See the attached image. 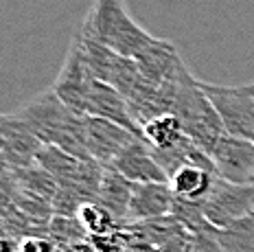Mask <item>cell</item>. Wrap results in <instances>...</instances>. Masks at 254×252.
<instances>
[{"mask_svg":"<svg viewBox=\"0 0 254 252\" xmlns=\"http://www.w3.org/2000/svg\"><path fill=\"white\" fill-rule=\"evenodd\" d=\"M15 117L29 125L42 145L60 147L75 158L92 160L86 145V117L72 112L53 88L33 97Z\"/></svg>","mask_w":254,"mask_h":252,"instance_id":"1","label":"cell"},{"mask_svg":"<svg viewBox=\"0 0 254 252\" xmlns=\"http://www.w3.org/2000/svg\"><path fill=\"white\" fill-rule=\"evenodd\" d=\"M81 33L131 60L153 40V35L131 18L125 0H92Z\"/></svg>","mask_w":254,"mask_h":252,"instance_id":"2","label":"cell"},{"mask_svg":"<svg viewBox=\"0 0 254 252\" xmlns=\"http://www.w3.org/2000/svg\"><path fill=\"white\" fill-rule=\"evenodd\" d=\"M171 114L180 121L184 134L208 156L217 140L226 134L224 123H221L208 94L204 92L202 81L195 79L190 72L180 81Z\"/></svg>","mask_w":254,"mask_h":252,"instance_id":"3","label":"cell"},{"mask_svg":"<svg viewBox=\"0 0 254 252\" xmlns=\"http://www.w3.org/2000/svg\"><path fill=\"white\" fill-rule=\"evenodd\" d=\"M204 92L224 123L226 134L248 138L254 143V97L243 86H217L202 81Z\"/></svg>","mask_w":254,"mask_h":252,"instance_id":"4","label":"cell"},{"mask_svg":"<svg viewBox=\"0 0 254 252\" xmlns=\"http://www.w3.org/2000/svg\"><path fill=\"white\" fill-rule=\"evenodd\" d=\"M94 75L90 72V68L83 60L81 44L75 38L68 49V55L64 60V66L57 75V81L53 83V90L57 92V97L66 103L72 112H77L79 117H86L88 112V99L94 86Z\"/></svg>","mask_w":254,"mask_h":252,"instance_id":"5","label":"cell"},{"mask_svg":"<svg viewBox=\"0 0 254 252\" xmlns=\"http://www.w3.org/2000/svg\"><path fill=\"white\" fill-rule=\"evenodd\" d=\"M254 213V187L232 185L217 176L208 197L204 199V215L213 228H224L230 222Z\"/></svg>","mask_w":254,"mask_h":252,"instance_id":"6","label":"cell"},{"mask_svg":"<svg viewBox=\"0 0 254 252\" xmlns=\"http://www.w3.org/2000/svg\"><path fill=\"white\" fill-rule=\"evenodd\" d=\"M215 173L232 185L254 187V143L248 138L224 134L210 151Z\"/></svg>","mask_w":254,"mask_h":252,"instance_id":"7","label":"cell"},{"mask_svg":"<svg viewBox=\"0 0 254 252\" xmlns=\"http://www.w3.org/2000/svg\"><path fill=\"white\" fill-rule=\"evenodd\" d=\"M40 138L15 114H0V154L9 169H24L38 165L42 151Z\"/></svg>","mask_w":254,"mask_h":252,"instance_id":"8","label":"cell"},{"mask_svg":"<svg viewBox=\"0 0 254 252\" xmlns=\"http://www.w3.org/2000/svg\"><path fill=\"white\" fill-rule=\"evenodd\" d=\"M136 66H138L140 75L147 81L158 83V86H169V83H178L189 68L184 66L182 57L173 42L153 38L138 55L134 57Z\"/></svg>","mask_w":254,"mask_h":252,"instance_id":"9","label":"cell"},{"mask_svg":"<svg viewBox=\"0 0 254 252\" xmlns=\"http://www.w3.org/2000/svg\"><path fill=\"white\" fill-rule=\"evenodd\" d=\"M140 138L134 132L125 129L123 125H116L101 117H86V145L88 154L99 165L110 167L116 156L125 149L131 140Z\"/></svg>","mask_w":254,"mask_h":252,"instance_id":"10","label":"cell"},{"mask_svg":"<svg viewBox=\"0 0 254 252\" xmlns=\"http://www.w3.org/2000/svg\"><path fill=\"white\" fill-rule=\"evenodd\" d=\"M114 171H119L131 185H145V182H169L165 169L158 165L149 143L145 138H136L116 156L112 162Z\"/></svg>","mask_w":254,"mask_h":252,"instance_id":"11","label":"cell"},{"mask_svg":"<svg viewBox=\"0 0 254 252\" xmlns=\"http://www.w3.org/2000/svg\"><path fill=\"white\" fill-rule=\"evenodd\" d=\"M173 191L169 182H145L134 185L131 189L129 208H127V222H151L171 215L173 208Z\"/></svg>","mask_w":254,"mask_h":252,"instance_id":"12","label":"cell"},{"mask_svg":"<svg viewBox=\"0 0 254 252\" xmlns=\"http://www.w3.org/2000/svg\"><path fill=\"white\" fill-rule=\"evenodd\" d=\"M86 117L108 119L116 125H123L125 129H129V132H134L136 136L142 138V129H140V125L136 123L129 106H127V99L116 90V88L110 86V83H103L99 79L94 81L92 92H90V99H88Z\"/></svg>","mask_w":254,"mask_h":252,"instance_id":"13","label":"cell"},{"mask_svg":"<svg viewBox=\"0 0 254 252\" xmlns=\"http://www.w3.org/2000/svg\"><path fill=\"white\" fill-rule=\"evenodd\" d=\"M217 180V173L210 169L197 165H187L169 178V187H171L173 195L184 197V199H193V202H204L208 197L210 189H213Z\"/></svg>","mask_w":254,"mask_h":252,"instance_id":"14","label":"cell"},{"mask_svg":"<svg viewBox=\"0 0 254 252\" xmlns=\"http://www.w3.org/2000/svg\"><path fill=\"white\" fill-rule=\"evenodd\" d=\"M131 189H134V185L127 178H123L119 171H114L112 167H105L101 187H99V195L94 202H99L103 208H108L119 222H123V219L127 222Z\"/></svg>","mask_w":254,"mask_h":252,"instance_id":"15","label":"cell"},{"mask_svg":"<svg viewBox=\"0 0 254 252\" xmlns=\"http://www.w3.org/2000/svg\"><path fill=\"white\" fill-rule=\"evenodd\" d=\"M11 173H13L15 185H18V191L24 193V195L53 202L57 189H60L55 178H53L46 169H42L40 165L24 167V169H11Z\"/></svg>","mask_w":254,"mask_h":252,"instance_id":"16","label":"cell"},{"mask_svg":"<svg viewBox=\"0 0 254 252\" xmlns=\"http://www.w3.org/2000/svg\"><path fill=\"white\" fill-rule=\"evenodd\" d=\"M221 252H254V213L215 228Z\"/></svg>","mask_w":254,"mask_h":252,"instance_id":"17","label":"cell"},{"mask_svg":"<svg viewBox=\"0 0 254 252\" xmlns=\"http://www.w3.org/2000/svg\"><path fill=\"white\" fill-rule=\"evenodd\" d=\"M184 136L187 134L173 114H162V117H156L142 125V138L149 143L151 149H171Z\"/></svg>","mask_w":254,"mask_h":252,"instance_id":"18","label":"cell"},{"mask_svg":"<svg viewBox=\"0 0 254 252\" xmlns=\"http://www.w3.org/2000/svg\"><path fill=\"white\" fill-rule=\"evenodd\" d=\"M77 219L83 226V230L88 233V237H92V235H108L119 230V219L108 208H103L99 202H83L77 213Z\"/></svg>","mask_w":254,"mask_h":252,"instance_id":"19","label":"cell"},{"mask_svg":"<svg viewBox=\"0 0 254 252\" xmlns=\"http://www.w3.org/2000/svg\"><path fill=\"white\" fill-rule=\"evenodd\" d=\"M49 235L55 244H77V241L86 239L88 233L83 230V226L79 224L77 217H55L53 215L51 224H49Z\"/></svg>","mask_w":254,"mask_h":252,"instance_id":"20","label":"cell"},{"mask_svg":"<svg viewBox=\"0 0 254 252\" xmlns=\"http://www.w3.org/2000/svg\"><path fill=\"white\" fill-rule=\"evenodd\" d=\"M90 239V246H92L94 252H123L125 246H127V237L119 230L114 233H108V235H92Z\"/></svg>","mask_w":254,"mask_h":252,"instance_id":"21","label":"cell"},{"mask_svg":"<svg viewBox=\"0 0 254 252\" xmlns=\"http://www.w3.org/2000/svg\"><path fill=\"white\" fill-rule=\"evenodd\" d=\"M20 252H57L55 248V241L49 237H24L20 241Z\"/></svg>","mask_w":254,"mask_h":252,"instance_id":"22","label":"cell"},{"mask_svg":"<svg viewBox=\"0 0 254 252\" xmlns=\"http://www.w3.org/2000/svg\"><path fill=\"white\" fill-rule=\"evenodd\" d=\"M0 252H20L18 239L9 237V235H2V237H0Z\"/></svg>","mask_w":254,"mask_h":252,"instance_id":"23","label":"cell"},{"mask_svg":"<svg viewBox=\"0 0 254 252\" xmlns=\"http://www.w3.org/2000/svg\"><path fill=\"white\" fill-rule=\"evenodd\" d=\"M243 90H246V92H250L252 97H254V83H248V86H243Z\"/></svg>","mask_w":254,"mask_h":252,"instance_id":"24","label":"cell"}]
</instances>
